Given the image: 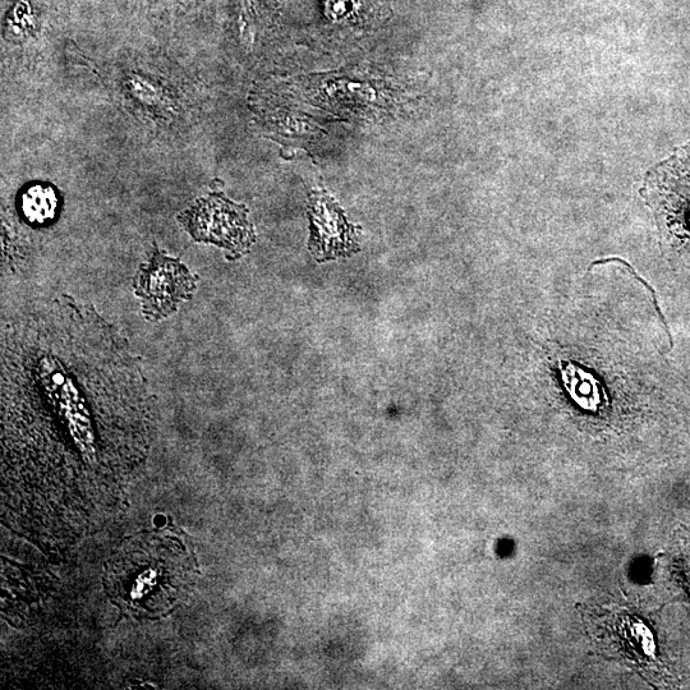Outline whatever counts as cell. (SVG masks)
I'll return each instance as SVG.
<instances>
[{
  "mask_svg": "<svg viewBox=\"0 0 690 690\" xmlns=\"http://www.w3.org/2000/svg\"><path fill=\"white\" fill-rule=\"evenodd\" d=\"M191 567L190 552L169 533H141L124 542L109 560L105 586L127 614L158 618L179 601Z\"/></svg>",
  "mask_w": 690,
  "mask_h": 690,
  "instance_id": "6da1fadb",
  "label": "cell"
},
{
  "mask_svg": "<svg viewBox=\"0 0 690 690\" xmlns=\"http://www.w3.org/2000/svg\"><path fill=\"white\" fill-rule=\"evenodd\" d=\"M247 215L245 206L234 204L222 193H213L184 211L178 220L197 242L223 247L236 259L250 251L255 242Z\"/></svg>",
  "mask_w": 690,
  "mask_h": 690,
  "instance_id": "7a4b0ae2",
  "label": "cell"
},
{
  "mask_svg": "<svg viewBox=\"0 0 690 690\" xmlns=\"http://www.w3.org/2000/svg\"><path fill=\"white\" fill-rule=\"evenodd\" d=\"M197 278L178 259L155 250L137 271L135 289L147 320L159 321L177 311L196 291Z\"/></svg>",
  "mask_w": 690,
  "mask_h": 690,
  "instance_id": "3957f363",
  "label": "cell"
},
{
  "mask_svg": "<svg viewBox=\"0 0 690 690\" xmlns=\"http://www.w3.org/2000/svg\"><path fill=\"white\" fill-rule=\"evenodd\" d=\"M651 204L662 229L682 246H690V150L667 161L651 181Z\"/></svg>",
  "mask_w": 690,
  "mask_h": 690,
  "instance_id": "277c9868",
  "label": "cell"
},
{
  "mask_svg": "<svg viewBox=\"0 0 690 690\" xmlns=\"http://www.w3.org/2000/svg\"><path fill=\"white\" fill-rule=\"evenodd\" d=\"M308 215L311 220L310 250L317 261H328L358 251L356 230L325 191H312Z\"/></svg>",
  "mask_w": 690,
  "mask_h": 690,
  "instance_id": "5b68a950",
  "label": "cell"
},
{
  "mask_svg": "<svg viewBox=\"0 0 690 690\" xmlns=\"http://www.w3.org/2000/svg\"><path fill=\"white\" fill-rule=\"evenodd\" d=\"M21 209L29 222L45 224L57 214V192L48 184H32L22 193Z\"/></svg>",
  "mask_w": 690,
  "mask_h": 690,
  "instance_id": "8992f818",
  "label": "cell"
},
{
  "mask_svg": "<svg viewBox=\"0 0 690 690\" xmlns=\"http://www.w3.org/2000/svg\"><path fill=\"white\" fill-rule=\"evenodd\" d=\"M32 22V11L30 4L26 0H21L17 3V6L13 8L11 17H9L8 23L11 25V29L18 31H27L30 29Z\"/></svg>",
  "mask_w": 690,
  "mask_h": 690,
  "instance_id": "52a82bcc",
  "label": "cell"
},
{
  "mask_svg": "<svg viewBox=\"0 0 690 690\" xmlns=\"http://www.w3.org/2000/svg\"><path fill=\"white\" fill-rule=\"evenodd\" d=\"M352 0H325V12L331 18L347 16L351 11Z\"/></svg>",
  "mask_w": 690,
  "mask_h": 690,
  "instance_id": "ba28073f",
  "label": "cell"
}]
</instances>
